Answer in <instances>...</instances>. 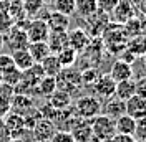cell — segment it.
<instances>
[{
  "mask_svg": "<svg viewBox=\"0 0 146 142\" xmlns=\"http://www.w3.org/2000/svg\"><path fill=\"white\" fill-rule=\"evenodd\" d=\"M90 35L83 30V28H75L72 32H68V46H72L75 51L82 53L90 46Z\"/></svg>",
  "mask_w": 146,
  "mask_h": 142,
  "instance_id": "30bf717a",
  "label": "cell"
},
{
  "mask_svg": "<svg viewBox=\"0 0 146 142\" xmlns=\"http://www.w3.org/2000/svg\"><path fill=\"white\" fill-rule=\"evenodd\" d=\"M55 80H56V89H62L65 93L72 94L82 86V71L73 66L62 68V71L55 76Z\"/></svg>",
  "mask_w": 146,
  "mask_h": 142,
  "instance_id": "7a4b0ae2",
  "label": "cell"
},
{
  "mask_svg": "<svg viewBox=\"0 0 146 142\" xmlns=\"http://www.w3.org/2000/svg\"><path fill=\"white\" fill-rule=\"evenodd\" d=\"M27 50H28V53L32 55V58H33L35 63L43 61L46 56L52 53L50 48H48V45H46V41H35V43H30Z\"/></svg>",
  "mask_w": 146,
  "mask_h": 142,
  "instance_id": "603a6c76",
  "label": "cell"
},
{
  "mask_svg": "<svg viewBox=\"0 0 146 142\" xmlns=\"http://www.w3.org/2000/svg\"><path fill=\"white\" fill-rule=\"evenodd\" d=\"M101 101L100 98L93 96V94H86V96H80L75 103V114L82 119H93L95 116L101 114Z\"/></svg>",
  "mask_w": 146,
  "mask_h": 142,
  "instance_id": "3957f363",
  "label": "cell"
},
{
  "mask_svg": "<svg viewBox=\"0 0 146 142\" xmlns=\"http://www.w3.org/2000/svg\"><path fill=\"white\" fill-rule=\"evenodd\" d=\"M3 45H5V40H3V35L0 33V51H2V48H3Z\"/></svg>",
  "mask_w": 146,
  "mask_h": 142,
  "instance_id": "f35d334b",
  "label": "cell"
},
{
  "mask_svg": "<svg viewBox=\"0 0 146 142\" xmlns=\"http://www.w3.org/2000/svg\"><path fill=\"white\" fill-rule=\"evenodd\" d=\"M52 5H53V10L63 13L66 17H72L76 10V0H55Z\"/></svg>",
  "mask_w": 146,
  "mask_h": 142,
  "instance_id": "1f68e13d",
  "label": "cell"
},
{
  "mask_svg": "<svg viewBox=\"0 0 146 142\" xmlns=\"http://www.w3.org/2000/svg\"><path fill=\"white\" fill-rule=\"evenodd\" d=\"M35 89H36L38 94H42L45 98H50L55 91H56V80H55V76H43L40 80V83L36 84Z\"/></svg>",
  "mask_w": 146,
  "mask_h": 142,
  "instance_id": "4316f807",
  "label": "cell"
},
{
  "mask_svg": "<svg viewBox=\"0 0 146 142\" xmlns=\"http://www.w3.org/2000/svg\"><path fill=\"white\" fill-rule=\"evenodd\" d=\"M10 66H13V60L12 55H0V73L3 70H7Z\"/></svg>",
  "mask_w": 146,
  "mask_h": 142,
  "instance_id": "8d00e7d4",
  "label": "cell"
},
{
  "mask_svg": "<svg viewBox=\"0 0 146 142\" xmlns=\"http://www.w3.org/2000/svg\"><path fill=\"white\" fill-rule=\"evenodd\" d=\"M115 127H116V134L135 135V132H136V119H133L131 116H128L125 112V114H121L119 117L115 119Z\"/></svg>",
  "mask_w": 146,
  "mask_h": 142,
  "instance_id": "ac0fdd59",
  "label": "cell"
},
{
  "mask_svg": "<svg viewBox=\"0 0 146 142\" xmlns=\"http://www.w3.org/2000/svg\"><path fill=\"white\" fill-rule=\"evenodd\" d=\"M108 74L116 81V83H118V81H125V80H131V78H133V64L123 61V60L119 58V60H116V61L111 64V70H110Z\"/></svg>",
  "mask_w": 146,
  "mask_h": 142,
  "instance_id": "4fadbf2b",
  "label": "cell"
},
{
  "mask_svg": "<svg viewBox=\"0 0 146 142\" xmlns=\"http://www.w3.org/2000/svg\"><path fill=\"white\" fill-rule=\"evenodd\" d=\"M50 142H75V139H73L70 131H66V129H56L55 134L52 135Z\"/></svg>",
  "mask_w": 146,
  "mask_h": 142,
  "instance_id": "d6a6232c",
  "label": "cell"
},
{
  "mask_svg": "<svg viewBox=\"0 0 146 142\" xmlns=\"http://www.w3.org/2000/svg\"><path fill=\"white\" fill-rule=\"evenodd\" d=\"M136 142H145V141H138V139H136Z\"/></svg>",
  "mask_w": 146,
  "mask_h": 142,
  "instance_id": "7bdbcfd3",
  "label": "cell"
},
{
  "mask_svg": "<svg viewBox=\"0 0 146 142\" xmlns=\"http://www.w3.org/2000/svg\"><path fill=\"white\" fill-rule=\"evenodd\" d=\"M43 20L46 22L50 32H68V28H70V17H66L56 10L48 12Z\"/></svg>",
  "mask_w": 146,
  "mask_h": 142,
  "instance_id": "8fae6325",
  "label": "cell"
},
{
  "mask_svg": "<svg viewBox=\"0 0 146 142\" xmlns=\"http://www.w3.org/2000/svg\"><path fill=\"white\" fill-rule=\"evenodd\" d=\"M32 109H33V101L28 94H17L10 101V111H13L20 116H25Z\"/></svg>",
  "mask_w": 146,
  "mask_h": 142,
  "instance_id": "5bb4252c",
  "label": "cell"
},
{
  "mask_svg": "<svg viewBox=\"0 0 146 142\" xmlns=\"http://www.w3.org/2000/svg\"><path fill=\"white\" fill-rule=\"evenodd\" d=\"M20 2H27V0H20Z\"/></svg>",
  "mask_w": 146,
  "mask_h": 142,
  "instance_id": "ee69618b",
  "label": "cell"
},
{
  "mask_svg": "<svg viewBox=\"0 0 146 142\" xmlns=\"http://www.w3.org/2000/svg\"><path fill=\"white\" fill-rule=\"evenodd\" d=\"M5 117H7V119H5V127H7L9 134L13 137V139L18 137V134H22L23 129H27L23 116L17 114V112H12V114H7Z\"/></svg>",
  "mask_w": 146,
  "mask_h": 142,
  "instance_id": "e0dca14e",
  "label": "cell"
},
{
  "mask_svg": "<svg viewBox=\"0 0 146 142\" xmlns=\"http://www.w3.org/2000/svg\"><path fill=\"white\" fill-rule=\"evenodd\" d=\"M32 131H33V134H35V139L43 141V142H50L52 135H53L55 131H56V127H55V122H52L50 119L40 117L35 124H33Z\"/></svg>",
  "mask_w": 146,
  "mask_h": 142,
  "instance_id": "9c48e42d",
  "label": "cell"
},
{
  "mask_svg": "<svg viewBox=\"0 0 146 142\" xmlns=\"http://www.w3.org/2000/svg\"><path fill=\"white\" fill-rule=\"evenodd\" d=\"M119 0H96V7H98V12H101V13H111L113 10H115V7L118 5Z\"/></svg>",
  "mask_w": 146,
  "mask_h": 142,
  "instance_id": "e575fe53",
  "label": "cell"
},
{
  "mask_svg": "<svg viewBox=\"0 0 146 142\" xmlns=\"http://www.w3.org/2000/svg\"><path fill=\"white\" fill-rule=\"evenodd\" d=\"M108 142H136L135 135H126V134H115Z\"/></svg>",
  "mask_w": 146,
  "mask_h": 142,
  "instance_id": "d590c367",
  "label": "cell"
},
{
  "mask_svg": "<svg viewBox=\"0 0 146 142\" xmlns=\"http://www.w3.org/2000/svg\"><path fill=\"white\" fill-rule=\"evenodd\" d=\"M115 89H116V81L113 80L110 74H100L96 81L93 83V91L96 94V98L100 99H110L115 96Z\"/></svg>",
  "mask_w": 146,
  "mask_h": 142,
  "instance_id": "8992f818",
  "label": "cell"
},
{
  "mask_svg": "<svg viewBox=\"0 0 146 142\" xmlns=\"http://www.w3.org/2000/svg\"><path fill=\"white\" fill-rule=\"evenodd\" d=\"M48 103L53 109H58V111H63V109H68L72 106V94L65 93L62 89H56L53 94L48 98Z\"/></svg>",
  "mask_w": 146,
  "mask_h": 142,
  "instance_id": "44dd1931",
  "label": "cell"
},
{
  "mask_svg": "<svg viewBox=\"0 0 146 142\" xmlns=\"http://www.w3.org/2000/svg\"><path fill=\"white\" fill-rule=\"evenodd\" d=\"M90 124H91V132H93L91 142H108L116 134L115 119H111L105 114L95 116L93 119H90Z\"/></svg>",
  "mask_w": 146,
  "mask_h": 142,
  "instance_id": "6da1fadb",
  "label": "cell"
},
{
  "mask_svg": "<svg viewBox=\"0 0 146 142\" xmlns=\"http://www.w3.org/2000/svg\"><path fill=\"white\" fill-rule=\"evenodd\" d=\"M0 76H2V83L9 84L12 88H17L20 84V81H22V71L18 68H15V66H10V68L2 71Z\"/></svg>",
  "mask_w": 146,
  "mask_h": 142,
  "instance_id": "83f0119b",
  "label": "cell"
},
{
  "mask_svg": "<svg viewBox=\"0 0 146 142\" xmlns=\"http://www.w3.org/2000/svg\"><path fill=\"white\" fill-rule=\"evenodd\" d=\"M145 66H146V55H145Z\"/></svg>",
  "mask_w": 146,
  "mask_h": 142,
  "instance_id": "b9f144b4",
  "label": "cell"
},
{
  "mask_svg": "<svg viewBox=\"0 0 146 142\" xmlns=\"http://www.w3.org/2000/svg\"><path fill=\"white\" fill-rule=\"evenodd\" d=\"M40 66H42V70L45 73V76H56L62 71V64L58 61L56 55L53 53H50L43 61H40Z\"/></svg>",
  "mask_w": 146,
  "mask_h": 142,
  "instance_id": "cb8c5ba5",
  "label": "cell"
},
{
  "mask_svg": "<svg viewBox=\"0 0 146 142\" xmlns=\"http://www.w3.org/2000/svg\"><path fill=\"white\" fill-rule=\"evenodd\" d=\"M46 45L50 51L56 55L58 51L68 46V32H50V35L46 38Z\"/></svg>",
  "mask_w": 146,
  "mask_h": 142,
  "instance_id": "9a60e30c",
  "label": "cell"
},
{
  "mask_svg": "<svg viewBox=\"0 0 146 142\" xmlns=\"http://www.w3.org/2000/svg\"><path fill=\"white\" fill-rule=\"evenodd\" d=\"M100 74H98V71L95 70V68H88V70H83L82 71V84L85 86H93V83L96 81Z\"/></svg>",
  "mask_w": 146,
  "mask_h": 142,
  "instance_id": "836d02e7",
  "label": "cell"
},
{
  "mask_svg": "<svg viewBox=\"0 0 146 142\" xmlns=\"http://www.w3.org/2000/svg\"><path fill=\"white\" fill-rule=\"evenodd\" d=\"M126 48L135 56H145L146 55V36L136 35V36H133V38H129L126 41Z\"/></svg>",
  "mask_w": 146,
  "mask_h": 142,
  "instance_id": "d4e9b609",
  "label": "cell"
},
{
  "mask_svg": "<svg viewBox=\"0 0 146 142\" xmlns=\"http://www.w3.org/2000/svg\"><path fill=\"white\" fill-rule=\"evenodd\" d=\"M72 132L75 142H91L93 139V132H91V124L88 119H82V117H76L73 121V124L68 129Z\"/></svg>",
  "mask_w": 146,
  "mask_h": 142,
  "instance_id": "52a82bcc",
  "label": "cell"
},
{
  "mask_svg": "<svg viewBox=\"0 0 146 142\" xmlns=\"http://www.w3.org/2000/svg\"><path fill=\"white\" fill-rule=\"evenodd\" d=\"M42 2H43L45 5H52V3H53L55 0H42Z\"/></svg>",
  "mask_w": 146,
  "mask_h": 142,
  "instance_id": "ab89813d",
  "label": "cell"
},
{
  "mask_svg": "<svg viewBox=\"0 0 146 142\" xmlns=\"http://www.w3.org/2000/svg\"><path fill=\"white\" fill-rule=\"evenodd\" d=\"M126 112V109H125V101H121L118 98H110L106 103H105V106H101V114L108 116L111 119H116L119 117L121 114H125Z\"/></svg>",
  "mask_w": 146,
  "mask_h": 142,
  "instance_id": "2e32d148",
  "label": "cell"
},
{
  "mask_svg": "<svg viewBox=\"0 0 146 142\" xmlns=\"http://www.w3.org/2000/svg\"><path fill=\"white\" fill-rule=\"evenodd\" d=\"M0 83H2V76H0Z\"/></svg>",
  "mask_w": 146,
  "mask_h": 142,
  "instance_id": "f6af8a7d",
  "label": "cell"
},
{
  "mask_svg": "<svg viewBox=\"0 0 146 142\" xmlns=\"http://www.w3.org/2000/svg\"><path fill=\"white\" fill-rule=\"evenodd\" d=\"M96 12H98L96 0H76V10H75V13H78L80 17L88 18L91 15H95Z\"/></svg>",
  "mask_w": 146,
  "mask_h": 142,
  "instance_id": "f1b7e54d",
  "label": "cell"
},
{
  "mask_svg": "<svg viewBox=\"0 0 146 142\" xmlns=\"http://www.w3.org/2000/svg\"><path fill=\"white\" fill-rule=\"evenodd\" d=\"M27 36L30 43H35V41H46V38L50 35V28L46 25V22L43 18H33L28 22L27 28Z\"/></svg>",
  "mask_w": 146,
  "mask_h": 142,
  "instance_id": "5b68a950",
  "label": "cell"
},
{
  "mask_svg": "<svg viewBox=\"0 0 146 142\" xmlns=\"http://www.w3.org/2000/svg\"><path fill=\"white\" fill-rule=\"evenodd\" d=\"M30 142H43V141H38V139H33V141H30Z\"/></svg>",
  "mask_w": 146,
  "mask_h": 142,
  "instance_id": "60d3db41",
  "label": "cell"
},
{
  "mask_svg": "<svg viewBox=\"0 0 146 142\" xmlns=\"http://www.w3.org/2000/svg\"><path fill=\"white\" fill-rule=\"evenodd\" d=\"M3 40H5V43H9L12 51L25 50V48H28V45H30L27 32H25L23 28L17 27V25H12V27L9 28V32L3 35Z\"/></svg>",
  "mask_w": 146,
  "mask_h": 142,
  "instance_id": "277c9868",
  "label": "cell"
},
{
  "mask_svg": "<svg viewBox=\"0 0 146 142\" xmlns=\"http://www.w3.org/2000/svg\"><path fill=\"white\" fill-rule=\"evenodd\" d=\"M15 94V88H12L5 83H0V116H5L10 112V101Z\"/></svg>",
  "mask_w": 146,
  "mask_h": 142,
  "instance_id": "7402d4cb",
  "label": "cell"
},
{
  "mask_svg": "<svg viewBox=\"0 0 146 142\" xmlns=\"http://www.w3.org/2000/svg\"><path fill=\"white\" fill-rule=\"evenodd\" d=\"M9 5L10 0H0V33L2 35H5L9 28L13 25V20L9 13Z\"/></svg>",
  "mask_w": 146,
  "mask_h": 142,
  "instance_id": "484cf974",
  "label": "cell"
},
{
  "mask_svg": "<svg viewBox=\"0 0 146 142\" xmlns=\"http://www.w3.org/2000/svg\"><path fill=\"white\" fill-rule=\"evenodd\" d=\"M113 20L118 23H126L128 20L135 17V5L133 0H119L118 5L115 7V10L111 12Z\"/></svg>",
  "mask_w": 146,
  "mask_h": 142,
  "instance_id": "7c38bea8",
  "label": "cell"
},
{
  "mask_svg": "<svg viewBox=\"0 0 146 142\" xmlns=\"http://www.w3.org/2000/svg\"><path fill=\"white\" fill-rule=\"evenodd\" d=\"M125 109H126V114L136 121L141 117H146V98L139 94H133L129 99L125 101Z\"/></svg>",
  "mask_w": 146,
  "mask_h": 142,
  "instance_id": "ba28073f",
  "label": "cell"
},
{
  "mask_svg": "<svg viewBox=\"0 0 146 142\" xmlns=\"http://www.w3.org/2000/svg\"><path fill=\"white\" fill-rule=\"evenodd\" d=\"M136 94L146 98V78H141V80L136 83Z\"/></svg>",
  "mask_w": 146,
  "mask_h": 142,
  "instance_id": "74e56055",
  "label": "cell"
},
{
  "mask_svg": "<svg viewBox=\"0 0 146 142\" xmlns=\"http://www.w3.org/2000/svg\"><path fill=\"white\" fill-rule=\"evenodd\" d=\"M133 94H136V81H133V78L116 83L115 98L121 99V101H126V99H129Z\"/></svg>",
  "mask_w": 146,
  "mask_h": 142,
  "instance_id": "d6986e66",
  "label": "cell"
},
{
  "mask_svg": "<svg viewBox=\"0 0 146 142\" xmlns=\"http://www.w3.org/2000/svg\"><path fill=\"white\" fill-rule=\"evenodd\" d=\"M56 58L62 64V68H70V66H75L76 58H78V51H75L72 46H66L62 51L56 53Z\"/></svg>",
  "mask_w": 146,
  "mask_h": 142,
  "instance_id": "f546056e",
  "label": "cell"
},
{
  "mask_svg": "<svg viewBox=\"0 0 146 142\" xmlns=\"http://www.w3.org/2000/svg\"><path fill=\"white\" fill-rule=\"evenodd\" d=\"M45 7L46 5L42 0H27V2H23V12H25L27 18H30V20L38 18L40 12L45 9Z\"/></svg>",
  "mask_w": 146,
  "mask_h": 142,
  "instance_id": "4dcf8cb0",
  "label": "cell"
},
{
  "mask_svg": "<svg viewBox=\"0 0 146 142\" xmlns=\"http://www.w3.org/2000/svg\"><path fill=\"white\" fill-rule=\"evenodd\" d=\"M12 60H13V66L18 68L20 71H25L28 68H32L35 61L32 58V55L28 53V50H17V51H12Z\"/></svg>",
  "mask_w": 146,
  "mask_h": 142,
  "instance_id": "ffe728a7",
  "label": "cell"
}]
</instances>
